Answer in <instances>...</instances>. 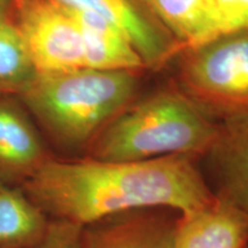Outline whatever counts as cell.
Segmentation results:
<instances>
[{
  "label": "cell",
  "mask_w": 248,
  "mask_h": 248,
  "mask_svg": "<svg viewBox=\"0 0 248 248\" xmlns=\"http://www.w3.org/2000/svg\"><path fill=\"white\" fill-rule=\"evenodd\" d=\"M22 188L49 219L80 226L135 209L185 215L215 200L199 159L187 155L144 161L53 156Z\"/></svg>",
  "instance_id": "6da1fadb"
},
{
  "label": "cell",
  "mask_w": 248,
  "mask_h": 248,
  "mask_svg": "<svg viewBox=\"0 0 248 248\" xmlns=\"http://www.w3.org/2000/svg\"><path fill=\"white\" fill-rule=\"evenodd\" d=\"M142 73L92 68L38 74L20 95L55 156L79 157L141 94Z\"/></svg>",
  "instance_id": "7a4b0ae2"
},
{
  "label": "cell",
  "mask_w": 248,
  "mask_h": 248,
  "mask_svg": "<svg viewBox=\"0 0 248 248\" xmlns=\"http://www.w3.org/2000/svg\"><path fill=\"white\" fill-rule=\"evenodd\" d=\"M218 122L175 83L140 94L95 138L84 156L144 161L171 155L200 160L216 137Z\"/></svg>",
  "instance_id": "3957f363"
},
{
  "label": "cell",
  "mask_w": 248,
  "mask_h": 248,
  "mask_svg": "<svg viewBox=\"0 0 248 248\" xmlns=\"http://www.w3.org/2000/svg\"><path fill=\"white\" fill-rule=\"evenodd\" d=\"M176 86L217 122L248 115V29L182 49Z\"/></svg>",
  "instance_id": "277c9868"
},
{
  "label": "cell",
  "mask_w": 248,
  "mask_h": 248,
  "mask_svg": "<svg viewBox=\"0 0 248 248\" xmlns=\"http://www.w3.org/2000/svg\"><path fill=\"white\" fill-rule=\"evenodd\" d=\"M8 20L38 74L85 68L79 26L63 6L53 0H18L8 9Z\"/></svg>",
  "instance_id": "5b68a950"
},
{
  "label": "cell",
  "mask_w": 248,
  "mask_h": 248,
  "mask_svg": "<svg viewBox=\"0 0 248 248\" xmlns=\"http://www.w3.org/2000/svg\"><path fill=\"white\" fill-rule=\"evenodd\" d=\"M64 8L105 18L125 33L147 70H160L176 58L182 46L154 17L141 0H53Z\"/></svg>",
  "instance_id": "8992f818"
},
{
  "label": "cell",
  "mask_w": 248,
  "mask_h": 248,
  "mask_svg": "<svg viewBox=\"0 0 248 248\" xmlns=\"http://www.w3.org/2000/svg\"><path fill=\"white\" fill-rule=\"evenodd\" d=\"M182 214L144 208L115 214L82 226L80 248H173Z\"/></svg>",
  "instance_id": "52a82bcc"
},
{
  "label": "cell",
  "mask_w": 248,
  "mask_h": 248,
  "mask_svg": "<svg viewBox=\"0 0 248 248\" xmlns=\"http://www.w3.org/2000/svg\"><path fill=\"white\" fill-rule=\"evenodd\" d=\"M199 163L213 194L248 217V115L218 122Z\"/></svg>",
  "instance_id": "ba28073f"
},
{
  "label": "cell",
  "mask_w": 248,
  "mask_h": 248,
  "mask_svg": "<svg viewBox=\"0 0 248 248\" xmlns=\"http://www.w3.org/2000/svg\"><path fill=\"white\" fill-rule=\"evenodd\" d=\"M53 156L21 99L0 98V181L22 187Z\"/></svg>",
  "instance_id": "9c48e42d"
},
{
  "label": "cell",
  "mask_w": 248,
  "mask_h": 248,
  "mask_svg": "<svg viewBox=\"0 0 248 248\" xmlns=\"http://www.w3.org/2000/svg\"><path fill=\"white\" fill-rule=\"evenodd\" d=\"M248 217L215 197L204 208L181 216L173 248H246Z\"/></svg>",
  "instance_id": "30bf717a"
},
{
  "label": "cell",
  "mask_w": 248,
  "mask_h": 248,
  "mask_svg": "<svg viewBox=\"0 0 248 248\" xmlns=\"http://www.w3.org/2000/svg\"><path fill=\"white\" fill-rule=\"evenodd\" d=\"M68 9V8H67ZM83 37L85 68L100 70H147L146 64L120 28L105 18L68 9Z\"/></svg>",
  "instance_id": "8fae6325"
},
{
  "label": "cell",
  "mask_w": 248,
  "mask_h": 248,
  "mask_svg": "<svg viewBox=\"0 0 248 248\" xmlns=\"http://www.w3.org/2000/svg\"><path fill=\"white\" fill-rule=\"evenodd\" d=\"M49 218L22 187L0 181V248H32Z\"/></svg>",
  "instance_id": "7c38bea8"
},
{
  "label": "cell",
  "mask_w": 248,
  "mask_h": 248,
  "mask_svg": "<svg viewBox=\"0 0 248 248\" xmlns=\"http://www.w3.org/2000/svg\"><path fill=\"white\" fill-rule=\"evenodd\" d=\"M182 49L215 37L214 0H141Z\"/></svg>",
  "instance_id": "4fadbf2b"
},
{
  "label": "cell",
  "mask_w": 248,
  "mask_h": 248,
  "mask_svg": "<svg viewBox=\"0 0 248 248\" xmlns=\"http://www.w3.org/2000/svg\"><path fill=\"white\" fill-rule=\"evenodd\" d=\"M38 75L11 21L0 26V98L20 97Z\"/></svg>",
  "instance_id": "5bb4252c"
},
{
  "label": "cell",
  "mask_w": 248,
  "mask_h": 248,
  "mask_svg": "<svg viewBox=\"0 0 248 248\" xmlns=\"http://www.w3.org/2000/svg\"><path fill=\"white\" fill-rule=\"evenodd\" d=\"M214 5L215 37L248 29V0H214Z\"/></svg>",
  "instance_id": "9a60e30c"
},
{
  "label": "cell",
  "mask_w": 248,
  "mask_h": 248,
  "mask_svg": "<svg viewBox=\"0 0 248 248\" xmlns=\"http://www.w3.org/2000/svg\"><path fill=\"white\" fill-rule=\"evenodd\" d=\"M80 225L49 219L44 237L32 248H80Z\"/></svg>",
  "instance_id": "2e32d148"
},
{
  "label": "cell",
  "mask_w": 248,
  "mask_h": 248,
  "mask_svg": "<svg viewBox=\"0 0 248 248\" xmlns=\"http://www.w3.org/2000/svg\"><path fill=\"white\" fill-rule=\"evenodd\" d=\"M8 20V12L4 6L0 5V26Z\"/></svg>",
  "instance_id": "e0dca14e"
},
{
  "label": "cell",
  "mask_w": 248,
  "mask_h": 248,
  "mask_svg": "<svg viewBox=\"0 0 248 248\" xmlns=\"http://www.w3.org/2000/svg\"><path fill=\"white\" fill-rule=\"evenodd\" d=\"M17 1L18 0H0V5L4 6V7L7 9V12H8V9L11 8L12 6H14L15 4H16Z\"/></svg>",
  "instance_id": "ac0fdd59"
},
{
  "label": "cell",
  "mask_w": 248,
  "mask_h": 248,
  "mask_svg": "<svg viewBox=\"0 0 248 248\" xmlns=\"http://www.w3.org/2000/svg\"><path fill=\"white\" fill-rule=\"evenodd\" d=\"M246 248H248V246H247V247H246Z\"/></svg>",
  "instance_id": "d6986e66"
}]
</instances>
